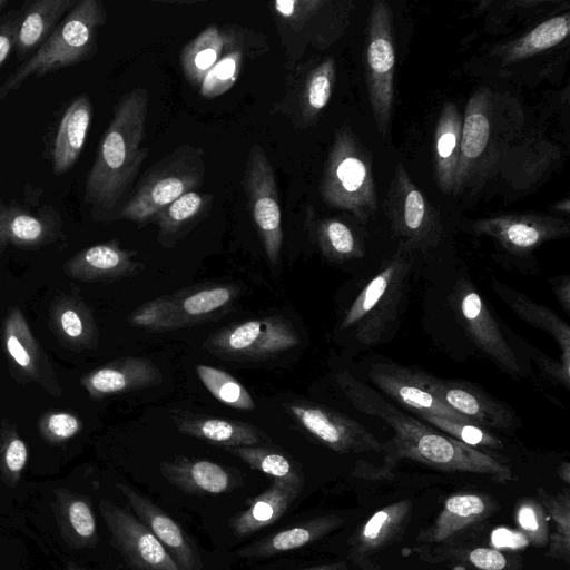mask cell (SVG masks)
Masks as SVG:
<instances>
[{"label":"cell","mask_w":570,"mask_h":570,"mask_svg":"<svg viewBox=\"0 0 570 570\" xmlns=\"http://www.w3.org/2000/svg\"><path fill=\"white\" fill-rule=\"evenodd\" d=\"M159 471L170 484L189 494H220L236 485L228 469L208 460L177 456L163 461Z\"/></svg>","instance_id":"26"},{"label":"cell","mask_w":570,"mask_h":570,"mask_svg":"<svg viewBox=\"0 0 570 570\" xmlns=\"http://www.w3.org/2000/svg\"><path fill=\"white\" fill-rule=\"evenodd\" d=\"M335 80V62L326 58L309 71L298 96V112L293 117L298 126L313 122L326 107Z\"/></svg>","instance_id":"40"},{"label":"cell","mask_w":570,"mask_h":570,"mask_svg":"<svg viewBox=\"0 0 570 570\" xmlns=\"http://www.w3.org/2000/svg\"><path fill=\"white\" fill-rule=\"evenodd\" d=\"M494 293L509 308L528 324L550 334L561 350V363L570 368V327L558 314L527 295L503 284L497 278L491 281Z\"/></svg>","instance_id":"33"},{"label":"cell","mask_w":570,"mask_h":570,"mask_svg":"<svg viewBox=\"0 0 570 570\" xmlns=\"http://www.w3.org/2000/svg\"><path fill=\"white\" fill-rule=\"evenodd\" d=\"M174 423L186 435L225 448L258 445L268 439L256 426L242 421L196 416L176 412Z\"/></svg>","instance_id":"29"},{"label":"cell","mask_w":570,"mask_h":570,"mask_svg":"<svg viewBox=\"0 0 570 570\" xmlns=\"http://www.w3.org/2000/svg\"><path fill=\"white\" fill-rule=\"evenodd\" d=\"M19 9L11 10L0 21V69L14 49Z\"/></svg>","instance_id":"49"},{"label":"cell","mask_w":570,"mask_h":570,"mask_svg":"<svg viewBox=\"0 0 570 570\" xmlns=\"http://www.w3.org/2000/svg\"><path fill=\"white\" fill-rule=\"evenodd\" d=\"M530 355L534 358L537 364L550 377L556 380L559 384L566 389L570 386V368L566 367L561 362L556 363L541 354L539 351L529 347Z\"/></svg>","instance_id":"51"},{"label":"cell","mask_w":570,"mask_h":570,"mask_svg":"<svg viewBox=\"0 0 570 570\" xmlns=\"http://www.w3.org/2000/svg\"><path fill=\"white\" fill-rule=\"evenodd\" d=\"M558 474L566 483H570V465L568 462H563L559 466Z\"/></svg>","instance_id":"56"},{"label":"cell","mask_w":570,"mask_h":570,"mask_svg":"<svg viewBox=\"0 0 570 570\" xmlns=\"http://www.w3.org/2000/svg\"><path fill=\"white\" fill-rule=\"evenodd\" d=\"M99 511L110 533L111 546L132 570H180L136 515L107 500L100 501Z\"/></svg>","instance_id":"15"},{"label":"cell","mask_w":570,"mask_h":570,"mask_svg":"<svg viewBox=\"0 0 570 570\" xmlns=\"http://www.w3.org/2000/svg\"><path fill=\"white\" fill-rule=\"evenodd\" d=\"M469 560L479 570H504L508 564V560L501 551L484 547L471 550Z\"/></svg>","instance_id":"50"},{"label":"cell","mask_w":570,"mask_h":570,"mask_svg":"<svg viewBox=\"0 0 570 570\" xmlns=\"http://www.w3.org/2000/svg\"><path fill=\"white\" fill-rule=\"evenodd\" d=\"M497 510L494 501L479 493H460L449 497L433 524L419 539L439 543L472 525Z\"/></svg>","instance_id":"30"},{"label":"cell","mask_w":570,"mask_h":570,"mask_svg":"<svg viewBox=\"0 0 570 570\" xmlns=\"http://www.w3.org/2000/svg\"><path fill=\"white\" fill-rule=\"evenodd\" d=\"M523 119L508 96L481 88L470 98L462 121L460 157L452 194L474 191L508 156Z\"/></svg>","instance_id":"3"},{"label":"cell","mask_w":570,"mask_h":570,"mask_svg":"<svg viewBox=\"0 0 570 570\" xmlns=\"http://www.w3.org/2000/svg\"><path fill=\"white\" fill-rule=\"evenodd\" d=\"M430 424L436 426L442 433L473 448H488L500 450L503 448L502 441L487 429L478 426L470 422H461L436 415L420 416Z\"/></svg>","instance_id":"45"},{"label":"cell","mask_w":570,"mask_h":570,"mask_svg":"<svg viewBox=\"0 0 570 570\" xmlns=\"http://www.w3.org/2000/svg\"><path fill=\"white\" fill-rule=\"evenodd\" d=\"M136 518L158 539L180 570H202L196 548L181 527L148 498L126 484H117Z\"/></svg>","instance_id":"21"},{"label":"cell","mask_w":570,"mask_h":570,"mask_svg":"<svg viewBox=\"0 0 570 570\" xmlns=\"http://www.w3.org/2000/svg\"><path fill=\"white\" fill-rule=\"evenodd\" d=\"M149 97L138 87L120 97L87 175L85 202L97 219L118 217L120 205L149 154L144 145Z\"/></svg>","instance_id":"2"},{"label":"cell","mask_w":570,"mask_h":570,"mask_svg":"<svg viewBox=\"0 0 570 570\" xmlns=\"http://www.w3.org/2000/svg\"><path fill=\"white\" fill-rule=\"evenodd\" d=\"M343 523L344 519L335 514L315 517L244 547L237 554L243 558H265L293 551L324 538Z\"/></svg>","instance_id":"31"},{"label":"cell","mask_w":570,"mask_h":570,"mask_svg":"<svg viewBox=\"0 0 570 570\" xmlns=\"http://www.w3.org/2000/svg\"><path fill=\"white\" fill-rule=\"evenodd\" d=\"M297 570H347V564L345 561H336V562L323 563V564L297 569Z\"/></svg>","instance_id":"55"},{"label":"cell","mask_w":570,"mask_h":570,"mask_svg":"<svg viewBox=\"0 0 570 570\" xmlns=\"http://www.w3.org/2000/svg\"><path fill=\"white\" fill-rule=\"evenodd\" d=\"M547 517L552 520L553 531L549 533V554L566 562L570 560V495L569 490L548 493L539 488L537 491Z\"/></svg>","instance_id":"42"},{"label":"cell","mask_w":570,"mask_h":570,"mask_svg":"<svg viewBox=\"0 0 570 570\" xmlns=\"http://www.w3.org/2000/svg\"><path fill=\"white\" fill-rule=\"evenodd\" d=\"M49 327L59 344L70 351L92 350L99 332L94 315L76 288L57 295L49 308Z\"/></svg>","instance_id":"25"},{"label":"cell","mask_w":570,"mask_h":570,"mask_svg":"<svg viewBox=\"0 0 570 570\" xmlns=\"http://www.w3.org/2000/svg\"><path fill=\"white\" fill-rule=\"evenodd\" d=\"M8 1L7 0H0V11L2 10V8L4 6H7Z\"/></svg>","instance_id":"59"},{"label":"cell","mask_w":570,"mask_h":570,"mask_svg":"<svg viewBox=\"0 0 570 570\" xmlns=\"http://www.w3.org/2000/svg\"><path fill=\"white\" fill-rule=\"evenodd\" d=\"M306 227L321 253L332 262H346L363 256L360 243L351 228L336 218L315 219L313 212L306 214Z\"/></svg>","instance_id":"38"},{"label":"cell","mask_w":570,"mask_h":570,"mask_svg":"<svg viewBox=\"0 0 570 570\" xmlns=\"http://www.w3.org/2000/svg\"><path fill=\"white\" fill-rule=\"evenodd\" d=\"M384 209L393 234L409 249L428 248L441 232L439 217L399 163L391 181Z\"/></svg>","instance_id":"12"},{"label":"cell","mask_w":570,"mask_h":570,"mask_svg":"<svg viewBox=\"0 0 570 570\" xmlns=\"http://www.w3.org/2000/svg\"><path fill=\"white\" fill-rule=\"evenodd\" d=\"M368 381L383 394L414 414L436 415L470 422L428 389L425 372L390 362H375L367 372Z\"/></svg>","instance_id":"18"},{"label":"cell","mask_w":570,"mask_h":570,"mask_svg":"<svg viewBox=\"0 0 570 570\" xmlns=\"http://www.w3.org/2000/svg\"><path fill=\"white\" fill-rule=\"evenodd\" d=\"M491 542L495 548L521 549L530 544L521 532L507 528H497L491 533Z\"/></svg>","instance_id":"52"},{"label":"cell","mask_w":570,"mask_h":570,"mask_svg":"<svg viewBox=\"0 0 570 570\" xmlns=\"http://www.w3.org/2000/svg\"><path fill=\"white\" fill-rule=\"evenodd\" d=\"M235 43L218 27L210 24L180 51V67L187 81L199 87L206 73Z\"/></svg>","instance_id":"37"},{"label":"cell","mask_w":570,"mask_h":570,"mask_svg":"<svg viewBox=\"0 0 570 570\" xmlns=\"http://www.w3.org/2000/svg\"><path fill=\"white\" fill-rule=\"evenodd\" d=\"M298 344L292 323L275 315L223 327L204 342V347L218 357L247 362L274 357Z\"/></svg>","instance_id":"9"},{"label":"cell","mask_w":570,"mask_h":570,"mask_svg":"<svg viewBox=\"0 0 570 570\" xmlns=\"http://www.w3.org/2000/svg\"><path fill=\"white\" fill-rule=\"evenodd\" d=\"M320 194L328 206L348 212L361 222H366L376 212L371 158L346 125L335 132Z\"/></svg>","instance_id":"6"},{"label":"cell","mask_w":570,"mask_h":570,"mask_svg":"<svg viewBox=\"0 0 570 570\" xmlns=\"http://www.w3.org/2000/svg\"><path fill=\"white\" fill-rule=\"evenodd\" d=\"M163 375L149 358L126 356L92 370L80 380L81 386L95 400L159 385Z\"/></svg>","instance_id":"22"},{"label":"cell","mask_w":570,"mask_h":570,"mask_svg":"<svg viewBox=\"0 0 570 570\" xmlns=\"http://www.w3.org/2000/svg\"><path fill=\"white\" fill-rule=\"evenodd\" d=\"M451 303L468 336L478 348L502 370L519 375V360L473 284L461 278L454 286Z\"/></svg>","instance_id":"14"},{"label":"cell","mask_w":570,"mask_h":570,"mask_svg":"<svg viewBox=\"0 0 570 570\" xmlns=\"http://www.w3.org/2000/svg\"><path fill=\"white\" fill-rule=\"evenodd\" d=\"M335 382L356 410L381 419L394 431V436L382 444L384 464L390 468L394 469L400 460L409 459L446 472L487 475L500 483L513 479L510 466L497 456L438 432L405 414L348 372L337 373Z\"/></svg>","instance_id":"1"},{"label":"cell","mask_w":570,"mask_h":570,"mask_svg":"<svg viewBox=\"0 0 570 570\" xmlns=\"http://www.w3.org/2000/svg\"><path fill=\"white\" fill-rule=\"evenodd\" d=\"M137 252L128 250L114 239L86 247L67 259L65 274L88 283L114 282L139 273L142 265L135 259Z\"/></svg>","instance_id":"23"},{"label":"cell","mask_w":570,"mask_h":570,"mask_svg":"<svg viewBox=\"0 0 570 570\" xmlns=\"http://www.w3.org/2000/svg\"><path fill=\"white\" fill-rule=\"evenodd\" d=\"M28 461V448L19 436L13 425H8L2 431L0 446V472L4 483L14 487L26 468Z\"/></svg>","instance_id":"46"},{"label":"cell","mask_w":570,"mask_h":570,"mask_svg":"<svg viewBox=\"0 0 570 570\" xmlns=\"http://www.w3.org/2000/svg\"><path fill=\"white\" fill-rule=\"evenodd\" d=\"M243 184L267 261L274 267L283 244L282 210L273 166L259 145L249 148Z\"/></svg>","instance_id":"11"},{"label":"cell","mask_w":570,"mask_h":570,"mask_svg":"<svg viewBox=\"0 0 570 570\" xmlns=\"http://www.w3.org/2000/svg\"><path fill=\"white\" fill-rule=\"evenodd\" d=\"M195 371L203 385L218 402L243 411L255 409V402L247 389L226 371L204 364L196 365Z\"/></svg>","instance_id":"43"},{"label":"cell","mask_w":570,"mask_h":570,"mask_svg":"<svg viewBox=\"0 0 570 570\" xmlns=\"http://www.w3.org/2000/svg\"><path fill=\"white\" fill-rule=\"evenodd\" d=\"M394 65L392 10L386 2L377 1L370 12L364 67L373 117L383 137L392 114Z\"/></svg>","instance_id":"10"},{"label":"cell","mask_w":570,"mask_h":570,"mask_svg":"<svg viewBox=\"0 0 570 570\" xmlns=\"http://www.w3.org/2000/svg\"><path fill=\"white\" fill-rule=\"evenodd\" d=\"M80 417L70 412L52 411L45 413L39 421L41 436L50 443H62L82 430Z\"/></svg>","instance_id":"48"},{"label":"cell","mask_w":570,"mask_h":570,"mask_svg":"<svg viewBox=\"0 0 570 570\" xmlns=\"http://www.w3.org/2000/svg\"><path fill=\"white\" fill-rule=\"evenodd\" d=\"M76 3V0H36L22 4L14 43L20 62L46 41Z\"/></svg>","instance_id":"27"},{"label":"cell","mask_w":570,"mask_h":570,"mask_svg":"<svg viewBox=\"0 0 570 570\" xmlns=\"http://www.w3.org/2000/svg\"><path fill=\"white\" fill-rule=\"evenodd\" d=\"M240 289L234 284L206 283L156 297L128 315L131 326L166 332L219 318L232 307Z\"/></svg>","instance_id":"8"},{"label":"cell","mask_w":570,"mask_h":570,"mask_svg":"<svg viewBox=\"0 0 570 570\" xmlns=\"http://www.w3.org/2000/svg\"><path fill=\"white\" fill-rule=\"evenodd\" d=\"M92 119V105L87 95H80L65 110L52 144L51 160L55 174L60 175L80 157Z\"/></svg>","instance_id":"28"},{"label":"cell","mask_w":570,"mask_h":570,"mask_svg":"<svg viewBox=\"0 0 570 570\" xmlns=\"http://www.w3.org/2000/svg\"><path fill=\"white\" fill-rule=\"evenodd\" d=\"M65 238L60 214L50 206L30 212L0 198V258L9 245L37 249Z\"/></svg>","instance_id":"20"},{"label":"cell","mask_w":570,"mask_h":570,"mask_svg":"<svg viewBox=\"0 0 570 570\" xmlns=\"http://www.w3.org/2000/svg\"><path fill=\"white\" fill-rule=\"evenodd\" d=\"M212 204V194L193 190L159 210L151 219L159 229V244L174 246L208 214Z\"/></svg>","instance_id":"34"},{"label":"cell","mask_w":570,"mask_h":570,"mask_svg":"<svg viewBox=\"0 0 570 570\" xmlns=\"http://www.w3.org/2000/svg\"><path fill=\"white\" fill-rule=\"evenodd\" d=\"M409 248L387 261L363 287L345 313L340 328L348 331L361 346L382 343L399 318L412 258Z\"/></svg>","instance_id":"5"},{"label":"cell","mask_w":570,"mask_h":570,"mask_svg":"<svg viewBox=\"0 0 570 570\" xmlns=\"http://www.w3.org/2000/svg\"><path fill=\"white\" fill-rule=\"evenodd\" d=\"M476 235L491 238L501 249L514 257L530 255L543 243L569 234L567 222L534 214L500 215L473 222Z\"/></svg>","instance_id":"17"},{"label":"cell","mask_w":570,"mask_h":570,"mask_svg":"<svg viewBox=\"0 0 570 570\" xmlns=\"http://www.w3.org/2000/svg\"><path fill=\"white\" fill-rule=\"evenodd\" d=\"M67 570H89V569H86L83 567H80L76 563L70 562V563H68Z\"/></svg>","instance_id":"58"},{"label":"cell","mask_w":570,"mask_h":570,"mask_svg":"<svg viewBox=\"0 0 570 570\" xmlns=\"http://www.w3.org/2000/svg\"><path fill=\"white\" fill-rule=\"evenodd\" d=\"M462 118L458 107L442 108L435 129V177L443 194L453 190L460 157Z\"/></svg>","instance_id":"35"},{"label":"cell","mask_w":570,"mask_h":570,"mask_svg":"<svg viewBox=\"0 0 570 570\" xmlns=\"http://www.w3.org/2000/svg\"><path fill=\"white\" fill-rule=\"evenodd\" d=\"M352 474L354 476L372 481L392 480L393 469L386 464L383 466H375L366 461L360 460L356 462Z\"/></svg>","instance_id":"53"},{"label":"cell","mask_w":570,"mask_h":570,"mask_svg":"<svg viewBox=\"0 0 570 570\" xmlns=\"http://www.w3.org/2000/svg\"><path fill=\"white\" fill-rule=\"evenodd\" d=\"M2 340L10 372L16 381L37 384L55 397L62 394L55 368L19 307L8 312Z\"/></svg>","instance_id":"16"},{"label":"cell","mask_w":570,"mask_h":570,"mask_svg":"<svg viewBox=\"0 0 570 570\" xmlns=\"http://www.w3.org/2000/svg\"><path fill=\"white\" fill-rule=\"evenodd\" d=\"M552 291L567 314H570V278L558 276L551 279Z\"/></svg>","instance_id":"54"},{"label":"cell","mask_w":570,"mask_h":570,"mask_svg":"<svg viewBox=\"0 0 570 570\" xmlns=\"http://www.w3.org/2000/svg\"><path fill=\"white\" fill-rule=\"evenodd\" d=\"M243 63V49L234 45L206 73L199 85V94L205 99H214L228 91L237 81Z\"/></svg>","instance_id":"44"},{"label":"cell","mask_w":570,"mask_h":570,"mask_svg":"<svg viewBox=\"0 0 570 570\" xmlns=\"http://www.w3.org/2000/svg\"><path fill=\"white\" fill-rule=\"evenodd\" d=\"M299 491L278 481L258 495L250 498L244 510L229 520V527L237 538L248 537L279 520L298 497Z\"/></svg>","instance_id":"32"},{"label":"cell","mask_w":570,"mask_h":570,"mask_svg":"<svg viewBox=\"0 0 570 570\" xmlns=\"http://www.w3.org/2000/svg\"><path fill=\"white\" fill-rule=\"evenodd\" d=\"M55 498V512L65 541L76 549L94 547L97 524L89 501L66 489H57Z\"/></svg>","instance_id":"36"},{"label":"cell","mask_w":570,"mask_h":570,"mask_svg":"<svg viewBox=\"0 0 570 570\" xmlns=\"http://www.w3.org/2000/svg\"><path fill=\"white\" fill-rule=\"evenodd\" d=\"M517 522L530 544L542 547L548 543L547 513L538 500L527 498L520 501L517 509Z\"/></svg>","instance_id":"47"},{"label":"cell","mask_w":570,"mask_h":570,"mask_svg":"<svg viewBox=\"0 0 570 570\" xmlns=\"http://www.w3.org/2000/svg\"><path fill=\"white\" fill-rule=\"evenodd\" d=\"M411 513L412 502L404 499L372 514L350 539V558L353 562L362 570H377L371 558L402 535Z\"/></svg>","instance_id":"24"},{"label":"cell","mask_w":570,"mask_h":570,"mask_svg":"<svg viewBox=\"0 0 570 570\" xmlns=\"http://www.w3.org/2000/svg\"><path fill=\"white\" fill-rule=\"evenodd\" d=\"M429 391L442 403L483 429H510L517 417L510 407L464 381L444 380L425 372Z\"/></svg>","instance_id":"19"},{"label":"cell","mask_w":570,"mask_h":570,"mask_svg":"<svg viewBox=\"0 0 570 570\" xmlns=\"http://www.w3.org/2000/svg\"><path fill=\"white\" fill-rule=\"evenodd\" d=\"M283 407L305 432L335 452H382L375 435L344 413L307 401L284 402Z\"/></svg>","instance_id":"13"},{"label":"cell","mask_w":570,"mask_h":570,"mask_svg":"<svg viewBox=\"0 0 570 570\" xmlns=\"http://www.w3.org/2000/svg\"><path fill=\"white\" fill-rule=\"evenodd\" d=\"M99 0H80L46 41L0 86V102L30 77H41L89 59L97 50L99 28L106 22Z\"/></svg>","instance_id":"4"},{"label":"cell","mask_w":570,"mask_h":570,"mask_svg":"<svg viewBox=\"0 0 570 570\" xmlns=\"http://www.w3.org/2000/svg\"><path fill=\"white\" fill-rule=\"evenodd\" d=\"M556 208L558 210H563L566 214H568L569 213V200L564 199L563 203L556 205Z\"/></svg>","instance_id":"57"},{"label":"cell","mask_w":570,"mask_h":570,"mask_svg":"<svg viewBox=\"0 0 570 570\" xmlns=\"http://www.w3.org/2000/svg\"><path fill=\"white\" fill-rule=\"evenodd\" d=\"M204 179V150L189 144L181 145L148 168L135 193L120 207L117 218L147 224L167 205L199 188Z\"/></svg>","instance_id":"7"},{"label":"cell","mask_w":570,"mask_h":570,"mask_svg":"<svg viewBox=\"0 0 570 570\" xmlns=\"http://www.w3.org/2000/svg\"><path fill=\"white\" fill-rule=\"evenodd\" d=\"M226 451L252 469L301 492L304 479L298 465L282 452L263 445L229 446Z\"/></svg>","instance_id":"39"},{"label":"cell","mask_w":570,"mask_h":570,"mask_svg":"<svg viewBox=\"0 0 570 570\" xmlns=\"http://www.w3.org/2000/svg\"><path fill=\"white\" fill-rule=\"evenodd\" d=\"M570 31L569 14L550 18L525 36L503 47L505 62H513L533 56L560 43Z\"/></svg>","instance_id":"41"}]
</instances>
